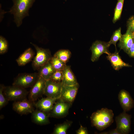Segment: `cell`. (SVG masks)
<instances>
[{"mask_svg": "<svg viewBox=\"0 0 134 134\" xmlns=\"http://www.w3.org/2000/svg\"><path fill=\"white\" fill-rule=\"evenodd\" d=\"M134 39V35L127 29L126 33L122 35L118 44L120 49L123 50L127 54L132 45Z\"/></svg>", "mask_w": 134, "mask_h": 134, "instance_id": "cell-16", "label": "cell"}, {"mask_svg": "<svg viewBox=\"0 0 134 134\" xmlns=\"http://www.w3.org/2000/svg\"><path fill=\"white\" fill-rule=\"evenodd\" d=\"M62 83L63 85L73 86L79 84L70 66H67L62 70Z\"/></svg>", "mask_w": 134, "mask_h": 134, "instance_id": "cell-17", "label": "cell"}, {"mask_svg": "<svg viewBox=\"0 0 134 134\" xmlns=\"http://www.w3.org/2000/svg\"></svg>", "mask_w": 134, "mask_h": 134, "instance_id": "cell-33", "label": "cell"}, {"mask_svg": "<svg viewBox=\"0 0 134 134\" xmlns=\"http://www.w3.org/2000/svg\"><path fill=\"white\" fill-rule=\"evenodd\" d=\"M72 122L69 121L65 122L57 125L55 128L53 133L54 134H66L68 129L70 126Z\"/></svg>", "mask_w": 134, "mask_h": 134, "instance_id": "cell-22", "label": "cell"}, {"mask_svg": "<svg viewBox=\"0 0 134 134\" xmlns=\"http://www.w3.org/2000/svg\"><path fill=\"white\" fill-rule=\"evenodd\" d=\"M63 76L62 70H56L50 79L57 82H62Z\"/></svg>", "mask_w": 134, "mask_h": 134, "instance_id": "cell-28", "label": "cell"}, {"mask_svg": "<svg viewBox=\"0 0 134 134\" xmlns=\"http://www.w3.org/2000/svg\"><path fill=\"white\" fill-rule=\"evenodd\" d=\"M39 69L38 73L39 76L46 80L50 79L56 71L53 67L50 61L41 67Z\"/></svg>", "mask_w": 134, "mask_h": 134, "instance_id": "cell-19", "label": "cell"}, {"mask_svg": "<svg viewBox=\"0 0 134 134\" xmlns=\"http://www.w3.org/2000/svg\"><path fill=\"white\" fill-rule=\"evenodd\" d=\"M77 134H88V132L86 128L80 125L79 128L76 131Z\"/></svg>", "mask_w": 134, "mask_h": 134, "instance_id": "cell-30", "label": "cell"}, {"mask_svg": "<svg viewBox=\"0 0 134 134\" xmlns=\"http://www.w3.org/2000/svg\"><path fill=\"white\" fill-rule=\"evenodd\" d=\"M71 104L59 99L55 103L52 110L48 115L49 117H63L68 113Z\"/></svg>", "mask_w": 134, "mask_h": 134, "instance_id": "cell-10", "label": "cell"}, {"mask_svg": "<svg viewBox=\"0 0 134 134\" xmlns=\"http://www.w3.org/2000/svg\"><path fill=\"white\" fill-rule=\"evenodd\" d=\"M58 99L47 97L43 98L34 103L37 109L46 113L50 112Z\"/></svg>", "mask_w": 134, "mask_h": 134, "instance_id": "cell-15", "label": "cell"}, {"mask_svg": "<svg viewBox=\"0 0 134 134\" xmlns=\"http://www.w3.org/2000/svg\"><path fill=\"white\" fill-rule=\"evenodd\" d=\"M127 54L130 57L134 58V39L133 43Z\"/></svg>", "mask_w": 134, "mask_h": 134, "instance_id": "cell-31", "label": "cell"}, {"mask_svg": "<svg viewBox=\"0 0 134 134\" xmlns=\"http://www.w3.org/2000/svg\"><path fill=\"white\" fill-rule=\"evenodd\" d=\"M35 0H12L13 5L9 12L13 15L14 21L17 27L22 24L24 18L28 16L29 10Z\"/></svg>", "mask_w": 134, "mask_h": 134, "instance_id": "cell-1", "label": "cell"}, {"mask_svg": "<svg viewBox=\"0 0 134 134\" xmlns=\"http://www.w3.org/2000/svg\"><path fill=\"white\" fill-rule=\"evenodd\" d=\"M34 56V52L30 48L27 49L17 58L16 61L19 66L25 65L30 62Z\"/></svg>", "mask_w": 134, "mask_h": 134, "instance_id": "cell-20", "label": "cell"}, {"mask_svg": "<svg viewBox=\"0 0 134 134\" xmlns=\"http://www.w3.org/2000/svg\"><path fill=\"white\" fill-rule=\"evenodd\" d=\"M114 116L112 110L102 108L92 114L90 117L92 125L99 130L102 131L113 123Z\"/></svg>", "mask_w": 134, "mask_h": 134, "instance_id": "cell-2", "label": "cell"}, {"mask_svg": "<svg viewBox=\"0 0 134 134\" xmlns=\"http://www.w3.org/2000/svg\"><path fill=\"white\" fill-rule=\"evenodd\" d=\"M38 76V73H36L20 74L15 79L12 85L24 88L32 87Z\"/></svg>", "mask_w": 134, "mask_h": 134, "instance_id": "cell-5", "label": "cell"}, {"mask_svg": "<svg viewBox=\"0 0 134 134\" xmlns=\"http://www.w3.org/2000/svg\"><path fill=\"white\" fill-rule=\"evenodd\" d=\"M79 87V84L73 86L62 85L60 99L71 104L75 99Z\"/></svg>", "mask_w": 134, "mask_h": 134, "instance_id": "cell-12", "label": "cell"}, {"mask_svg": "<svg viewBox=\"0 0 134 134\" xmlns=\"http://www.w3.org/2000/svg\"><path fill=\"white\" fill-rule=\"evenodd\" d=\"M34 103L25 98L14 101L13 104V109L21 115L32 113L34 110Z\"/></svg>", "mask_w": 134, "mask_h": 134, "instance_id": "cell-8", "label": "cell"}, {"mask_svg": "<svg viewBox=\"0 0 134 134\" xmlns=\"http://www.w3.org/2000/svg\"><path fill=\"white\" fill-rule=\"evenodd\" d=\"M62 84L49 79L46 81L44 94L47 97L58 99L60 97Z\"/></svg>", "mask_w": 134, "mask_h": 134, "instance_id": "cell-9", "label": "cell"}, {"mask_svg": "<svg viewBox=\"0 0 134 134\" xmlns=\"http://www.w3.org/2000/svg\"><path fill=\"white\" fill-rule=\"evenodd\" d=\"M3 93L8 101H15L26 98L29 92L25 88L12 85L5 86Z\"/></svg>", "mask_w": 134, "mask_h": 134, "instance_id": "cell-4", "label": "cell"}, {"mask_svg": "<svg viewBox=\"0 0 134 134\" xmlns=\"http://www.w3.org/2000/svg\"><path fill=\"white\" fill-rule=\"evenodd\" d=\"M106 58L110 62L114 69L118 70L124 67H130L131 66L124 62L122 59L117 50L113 53L107 55Z\"/></svg>", "mask_w": 134, "mask_h": 134, "instance_id": "cell-14", "label": "cell"}, {"mask_svg": "<svg viewBox=\"0 0 134 134\" xmlns=\"http://www.w3.org/2000/svg\"><path fill=\"white\" fill-rule=\"evenodd\" d=\"M5 86L2 84L0 85V109H1L5 106L9 101L5 97L3 90Z\"/></svg>", "mask_w": 134, "mask_h": 134, "instance_id": "cell-26", "label": "cell"}, {"mask_svg": "<svg viewBox=\"0 0 134 134\" xmlns=\"http://www.w3.org/2000/svg\"><path fill=\"white\" fill-rule=\"evenodd\" d=\"M8 48V44L6 39L3 36H0V54H3L5 52Z\"/></svg>", "mask_w": 134, "mask_h": 134, "instance_id": "cell-27", "label": "cell"}, {"mask_svg": "<svg viewBox=\"0 0 134 134\" xmlns=\"http://www.w3.org/2000/svg\"><path fill=\"white\" fill-rule=\"evenodd\" d=\"M131 115L124 111L115 117L116 129L120 134H127L131 130Z\"/></svg>", "mask_w": 134, "mask_h": 134, "instance_id": "cell-6", "label": "cell"}, {"mask_svg": "<svg viewBox=\"0 0 134 134\" xmlns=\"http://www.w3.org/2000/svg\"><path fill=\"white\" fill-rule=\"evenodd\" d=\"M49 117L46 113L38 109L34 110L32 113V119L34 123L40 125H45L50 123Z\"/></svg>", "mask_w": 134, "mask_h": 134, "instance_id": "cell-18", "label": "cell"}, {"mask_svg": "<svg viewBox=\"0 0 134 134\" xmlns=\"http://www.w3.org/2000/svg\"><path fill=\"white\" fill-rule=\"evenodd\" d=\"M71 53L68 50H60L55 53L54 56L66 63L71 56Z\"/></svg>", "mask_w": 134, "mask_h": 134, "instance_id": "cell-21", "label": "cell"}, {"mask_svg": "<svg viewBox=\"0 0 134 134\" xmlns=\"http://www.w3.org/2000/svg\"><path fill=\"white\" fill-rule=\"evenodd\" d=\"M118 99L124 111H128L133 107L134 100L130 93L126 90L122 89L120 91Z\"/></svg>", "mask_w": 134, "mask_h": 134, "instance_id": "cell-13", "label": "cell"}, {"mask_svg": "<svg viewBox=\"0 0 134 134\" xmlns=\"http://www.w3.org/2000/svg\"><path fill=\"white\" fill-rule=\"evenodd\" d=\"M36 51V55L32 63V66L35 69H39L50 61L52 56L51 52L48 49L39 47L31 42Z\"/></svg>", "mask_w": 134, "mask_h": 134, "instance_id": "cell-3", "label": "cell"}, {"mask_svg": "<svg viewBox=\"0 0 134 134\" xmlns=\"http://www.w3.org/2000/svg\"><path fill=\"white\" fill-rule=\"evenodd\" d=\"M127 29L134 34V15L130 17L127 22Z\"/></svg>", "mask_w": 134, "mask_h": 134, "instance_id": "cell-29", "label": "cell"}, {"mask_svg": "<svg viewBox=\"0 0 134 134\" xmlns=\"http://www.w3.org/2000/svg\"><path fill=\"white\" fill-rule=\"evenodd\" d=\"M110 45L108 42L99 40L94 42L90 47L92 52L91 60L94 62L98 61L100 57L103 54L109 55L110 53L108 50Z\"/></svg>", "mask_w": 134, "mask_h": 134, "instance_id": "cell-7", "label": "cell"}, {"mask_svg": "<svg viewBox=\"0 0 134 134\" xmlns=\"http://www.w3.org/2000/svg\"><path fill=\"white\" fill-rule=\"evenodd\" d=\"M104 134H120L116 129L109 131L108 132H104L101 133Z\"/></svg>", "mask_w": 134, "mask_h": 134, "instance_id": "cell-32", "label": "cell"}, {"mask_svg": "<svg viewBox=\"0 0 134 134\" xmlns=\"http://www.w3.org/2000/svg\"><path fill=\"white\" fill-rule=\"evenodd\" d=\"M122 35L121 33V28H120L113 32L110 40L108 42L109 45L110 46L111 44H113L115 47L116 50V43L120 39Z\"/></svg>", "mask_w": 134, "mask_h": 134, "instance_id": "cell-25", "label": "cell"}, {"mask_svg": "<svg viewBox=\"0 0 134 134\" xmlns=\"http://www.w3.org/2000/svg\"><path fill=\"white\" fill-rule=\"evenodd\" d=\"M50 61L56 70H62L67 66L65 63L54 56L52 57Z\"/></svg>", "mask_w": 134, "mask_h": 134, "instance_id": "cell-24", "label": "cell"}, {"mask_svg": "<svg viewBox=\"0 0 134 134\" xmlns=\"http://www.w3.org/2000/svg\"><path fill=\"white\" fill-rule=\"evenodd\" d=\"M124 0H118L114 10L113 22L115 23L121 17Z\"/></svg>", "mask_w": 134, "mask_h": 134, "instance_id": "cell-23", "label": "cell"}, {"mask_svg": "<svg viewBox=\"0 0 134 134\" xmlns=\"http://www.w3.org/2000/svg\"><path fill=\"white\" fill-rule=\"evenodd\" d=\"M46 81L39 76L37 80L31 87L29 95V100L35 103L39 97L44 94Z\"/></svg>", "mask_w": 134, "mask_h": 134, "instance_id": "cell-11", "label": "cell"}]
</instances>
